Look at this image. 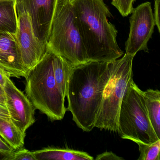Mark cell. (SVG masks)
Segmentation results:
<instances>
[{
  "mask_svg": "<svg viewBox=\"0 0 160 160\" xmlns=\"http://www.w3.org/2000/svg\"><path fill=\"white\" fill-rule=\"evenodd\" d=\"M114 61L88 62L72 66L66 91L67 110L84 132H91L95 127Z\"/></svg>",
  "mask_w": 160,
  "mask_h": 160,
  "instance_id": "6da1fadb",
  "label": "cell"
},
{
  "mask_svg": "<svg viewBox=\"0 0 160 160\" xmlns=\"http://www.w3.org/2000/svg\"><path fill=\"white\" fill-rule=\"evenodd\" d=\"M77 26L89 62L114 61L123 54L117 42L118 30L103 0H71Z\"/></svg>",
  "mask_w": 160,
  "mask_h": 160,
  "instance_id": "7a4b0ae2",
  "label": "cell"
},
{
  "mask_svg": "<svg viewBox=\"0 0 160 160\" xmlns=\"http://www.w3.org/2000/svg\"><path fill=\"white\" fill-rule=\"evenodd\" d=\"M54 53L47 48L43 59L27 73L25 92L36 109L50 120H61L67 109L65 97L60 91L54 77Z\"/></svg>",
  "mask_w": 160,
  "mask_h": 160,
  "instance_id": "3957f363",
  "label": "cell"
},
{
  "mask_svg": "<svg viewBox=\"0 0 160 160\" xmlns=\"http://www.w3.org/2000/svg\"><path fill=\"white\" fill-rule=\"evenodd\" d=\"M46 44L72 65L88 62L71 0H58Z\"/></svg>",
  "mask_w": 160,
  "mask_h": 160,
  "instance_id": "277c9868",
  "label": "cell"
},
{
  "mask_svg": "<svg viewBox=\"0 0 160 160\" xmlns=\"http://www.w3.org/2000/svg\"><path fill=\"white\" fill-rule=\"evenodd\" d=\"M142 91L132 80L121 104L118 132L123 139L152 144L160 138L150 121Z\"/></svg>",
  "mask_w": 160,
  "mask_h": 160,
  "instance_id": "5b68a950",
  "label": "cell"
},
{
  "mask_svg": "<svg viewBox=\"0 0 160 160\" xmlns=\"http://www.w3.org/2000/svg\"><path fill=\"white\" fill-rule=\"evenodd\" d=\"M134 57L124 54L114 61L112 74L107 84L95 127L118 132L121 104L126 89L133 80V60Z\"/></svg>",
  "mask_w": 160,
  "mask_h": 160,
  "instance_id": "8992f818",
  "label": "cell"
},
{
  "mask_svg": "<svg viewBox=\"0 0 160 160\" xmlns=\"http://www.w3.org/2000/svg\"><path fill=\"white\" fill-rule=\"evenodd\" d=\"M130 18V32L125 44V54L135 57L138 52H148V43L155 26L150 2L141 3L133 9Z\"/></svg>",
  "mask_w": 160,
  "mask_h": 160,
  "instance_id": "52a82bcc",
  "label": "cell"
},
{
  "mask_svg": "<svg viewBox=\"0 0 160 160\" xmlns=\"http://www.w3.org/2000/svg\"><path fill=\"white\" fill-rule=\"evenodd\" d=\"M17 12L16 35L21 62L28 73L43 59L47 52V47L35 35L28 13L21 9H17Z\"/></svg>",
  "mask_w": 160,
  "mask_h": 160,
  "instance_id": "ba28073f",
  "label": "cell"
},
{
  "mask_svg": "<svg viewBox=\"0 0 160 160\" xmlns=\"http://www.w3.org/2000/svg\"><path fill=\"white\" fill-rule=\"evenodd\" d=\"M5 104L13 123L22 132L35 122V108L23 92L18 88L9 76L3 88Z\"/></svg>",
  "mask_w": 160,
  "mask_h": 160,
  "instance_id": "9c48e42d",
  "label": "cell"
},
{
  "mask_svg": "<svg viewBox=\"0 0 160 160\" xmlns=\"http://www.w3.org/2000/svg\"><path fill=\"white\" fill-rule=\"evenodd\" d=\"M17 9L28 13L36 37L47 45L58 0H16Z\"/></svg>",
  "mask_w": 160,
  "mask_h": 160,
  "instance_id": "30bf717a",
  "label": "cell"
},
{
  "mask_svg": "<svg viewBox=\"0 0 160 160\" xmlns=\"http://www.w3.org/2000/svg\"><path fill=\"white\" fill-rule=\"evenodd\" d=\"M0 67L10 77H26L16 33L0 31Z\"/></svg>",
  "mask_w": 160,
  "mask_h": 160,
  "instance_id": "8fae6325",
  "label": "cell"
},
{
  "mask_svg": "<svg viewBox=\"0 0 160 160\" xmlns=\"http://www.w3.org/2000/svg\"><path fill=\"white\" fill-rule=\"evenodd\" d=\"M33 152L36 160H93L87 152L70 149L48 147Z\"/></svg>",
  "mask_w": 160,
  "mask_h": 160,
  "instance_id": "7c38bea8",
  "label": "cell"
},
{
  "mask_svg": "<svg viewBox=\"0 0 160 160\" xmlns=\"http://www.w3.org/2000/svg\"><path fill=\"white\" fill-rule=\"evenodd\" d=\"M150 121L154 132L160 138V92L149 89L142 91Z\"/></svg>",
  "mask_w": 160,
  "mask_h": 160,
  "instance_id": "4fadbf2b",
  "label": "cell"
},
{
  "mask_svg": "<svg viewBox=\"0 0 160 160\" xmlns=\"http://www.w3.org/2000/svg\"><path fill=\"white\" fill-rule=\"evenodd\" d=\"M0 135L14 150L24 147L26 133L18 130L10 118H0Z\"/></svg>",
  "mask_w": 160,
  "mask_h": 160,
  "instance_id": "5bb4252c",
  "label": "cell"
},
{
  "mask_svg": "<svg viewBox=\"0 0 160 160\" xmlns=\"http://www.w3.org/2000/svg\"><path fill=\"white\" fill-rule=\"evenodd\" d=\"M16 1L0 2V31L16 32L18 15Z\"/></svg>",
  "mask_w": 160,
  "mask_h": 160,
  "instance_id": "9a60e30c",
  "label": "cell"
},
{
  "mask_svg": "<svg viewBox=\"0 0 160 160\" xmlns=\"http://www.w3.org/2000/svg\"><path fill=\"white\" fill-rule=\"evenodd\" d=\"M53 65L56 83L61 92L65 98L68 80L73 65L63 58L54 53Z\"/></svg>",
  "mask_w": 160,
  "mask_h": 160,
  "instance_id": "2e32d148",
  "label": "cell"
},
{
  "mask_svg": "<svg viewBox=\"0 0 160 160\" xmlns=\"http://www.w3.org/2000/svg\"><path fill=\"white\" fill-rule=\"evenodd\" d=\"M138 146L140 155L138 160H160V139L152 144L135 142Z\"/></svg>",
  "mask_w": 160,
  "mask_h": 160,
  "instance_id": "e0dca14e",
  "label": "cell"
},
{
  "mask_svg": "<svg viewBox=\"0 0 160 160\" xmlns=\"http://www.w3.org/2000/svg\"><path fill=\"white\" fill-rule=\"evenodd\" d=\"M135 0H112L111 4L118 10L123 17L131 14Z\"/></svg>",
  "mask_w": 160,
  "mask_h": 160,
  "instance_id": "ac0fdd59",
  "label": "cell"
},
{
  "mask_svg": "<svg viewBox=\"0 0 160 160\" xmlns=\"http://www.w3.org/2000/svg\"><path fill=\"white\" fill-rule=\"evenodd\" d=\"M6 160H36V159L33 152L22 148L11 153Z\"/></svg>",
  "mask_w": 160,
  "mask_h": 160,
  "instance_id": "d6986e66",
  "label": "cell"
},
{
  "mask_svg": "<svg viewBox=\"0 0 160 160\" xmlns=\"http://www.w3.org/2000/svg\"><path fill=\"white\" fill-rule=\"evenodd\" d=\"M95 160H122L123 158L116 155L112 152H105L96 156Z\"/></svg>",
  "mask_w": 160,
  "mask_h": 160,
  "instance_id": "ffe728a7",
  "label": "cell"
},
{
  "mask_svg": "<svg viewBox=\"0 0 160 160\" xmlns=\"http://www.w3.org/2000/svg\"><path fill=\"white\" fill-rule=\"evenodd\" d=\"M154 20H155V26L157 27L158 32H160V0H154Z\"/></svg>",
  "mask_w": 160,
  "mask_h": 160,
  "instance_id": "44dd1931",
  "label": "cell"
},
{
  "mask_svg": "<svg viewBox=\"0 0 160 160\" xmlns=\"http://www.w3.org/2000/svg\"><path fill=\"white\" fill-rule=\"evenodd\" d=\"M14 151L7 143L0 138V152L5 153H12Z\"/></svg>",
  "mask_w": 160,
  "mask_h": 160,
  "instance_id": "7402d4cb",
  "label": "cell"
},
{
  "mask_svg": "<svg viewBox=\"0 0 160 160\" xmlns=\"http://www.w3.org/2000/svg\"><path fill=\"white\" fill-rule=\"evenodd\" d=\"M0 118L3 119L10 118V115L7 108L0 104Z\"/></svg>",
  "mask_w": 160,
  "mask_h": 160,
  "instance_id": "603a6c76",
  "label": "cell"
},
{
  "mask_svg": "<svg viewBox=\"0 0 160 160\" xmlns=\"http://www.w3.org/2000/svg\"><path fill=\"white\" fill-rule=\"evenodd\" d=\"M7 76L8 75L6 72L1 67H0V86L2 88L4 87L6 81V78Z\"/></svg>",
  "mask_w": 160,
  "mask_h": 160,
  "instance_id": "cb8c5ba5",
  "label": "cell"
},
{
  "mask_svg": "<svg viewBox=\"0 0 160 160\" xmlns=\"http://www.w3.org/2000/svg\"><path fill=\"white\" fill-rule=\"evenodd\" d=\"M0 104L6 107L5 104V97H2L0 96Z\"/></svg>",
  "mask_w": 160,
  "mask_h": 160,
  "instance_id": "d4e9b609",
  "label": "cell"
},
{
  "mask_svg": "<svg viewBox=\"0 0 160 160\" xmlns=\"http://www.w3.org/2000/svg\"><path fill=\"white\" fill-rule=\"evenodd\" d=\"M0 96L5 97V93H4V90H3V88L1 86H0Z\"/></svg>",
  "mask_w": 160,
  "mask_h": 160,
  "instance_id": "484cf974",
  "label": "cell"
},
{
  "mask_svg": "<svg viewBox=\"0 0 160 160\" xmlns=\"http://www.w3.org/2000/svg\"><path fill=\"white\" fill-rule=\"evenodd\" d=\"M5 1H15V0H0V2Z\"/></svg>",
  "mask_w": 160,
  "mask_h": 160,
  "instance_id": "4316f807",
  "label": "cell"
},
{
  "mask_svg": "<svg viewBox=\"0 0 160 160\" xmlns=\"http://www.w3.org/2000/svg\"><path fill=\"white\" fill-rule=\"evenodd\" d=\"M0 138H1V139H2V140H3V141H4V140H3V138H2V137L1 136V135H0ZM4 142H5V141H4Z\"/></svg>",
  "mask_w": 160,
  "mask_h": 160,
  "instance_id": "83f0119b",
  "label": "cell"
}]
</instances>
